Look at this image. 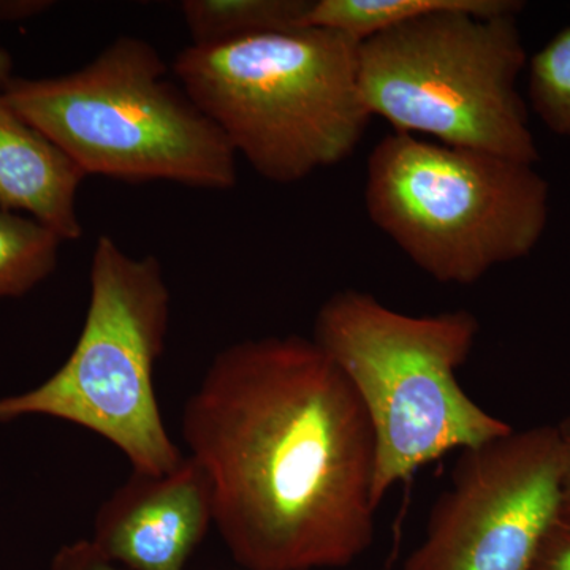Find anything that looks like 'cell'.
Returning a JSON list of instances; mask_svg holds the SVG:
<instances>
[{
  "label": "cell",
  "instance_id": "6da1fadb",
  "mask_svg": "<svg viewBox=\"0 0 570 570\" xmlns=\"http://www.w3.org/2000/svg\"><path fill=\"white\" fill-rule=\"evenodd\" d=\"M214 527L247 570L344 569L373 546L376 438L340 367L299 335L217 352L184 404Z\"/></svg>",
  "mask_w": 570,
  "mask_h": 570
},
{
  "label": "cell",
  "instance_id": "7a4b0ae2",
  "mask_svg": "<svg viewBox=\"0 0 570 570\" xmlns=\"http://www.w3.org/2000/svg\"><path fill=\"white\" fill-rule=\"evenodd\" d=\"M358 43L332 29L266 32L184 48L174 73L262 178L295 184L347 160L371 116Z\"/></svg>",
  "mask_w": 570,
  "mask_h": 570
},
{
  "label": "cell",
  "instance_id": "3957f363",
  "mask_svg": "<svg viewBox=\"0 0 570 570\" xmlns=\"http://www.w3.org/2000/svg\"><path fill=\"white\" fill-rule=\"evenodd\" d=\"M479 332L471 311L409 316L354 288L317 311L313 341L351 382L373 426L377 509L419 469L513 430L459 382Z\"/></svg>",
  "mask_w": 570,
  "mask_h": 570
},
{
  "label": "cell",
  "instance_id": "277c9868",
  "mask_svg": "<svg viewBox=\"0 0 570 570\" xmlns=\"http://www.w3.org/2000/svg\"><path fill=\"white\" fill-rule=\"evenodd\" d=\"M148 41L119 37L81 69L13 78L0 92L86 176L227 190L236 153Z\"/></svg>",
  "mask_w": 570,
  "mask_h": 570
},
{
  "label": "cell",
  "instance_id": "5b68a950",
  "mask_svg": "<svg viewBox=\"0 0 570 570\" xmlns=\"http://www.w3.org/2000/svg\"><path fill=\"white\" fill-rule=\"evenodd\" d=\"M365 206L428 276L471 285L538 247L550 186L535 165L392 132L367 159Z\"/></svg>",
  "mask_w": 570,
  "mask_h": 570
},
{
  "label": "cell",
  "instance_id": "8992f818",
  "mask_svg": "<svg viewBox=\"0 0 570 570\" xmlns=\"http://www.w3.org/2000/svg\"><path fill=\"white\" fill-rule=\"evenodd\" d=\"M527 62L517 13L441 11L358 43L360 89L373 118L397 134L535 165L538 142L517 89Z\"/></svg>",
  "mask_w": 570,
  "mask_h": 570
},
{
  "label": "cell",
  "instance_id": "52a82bcc",
  "mask_svg": "<svg viewBox=\"0 0 570 570\" xmlns=\"http://www.w3.org/2000/svg\"><path fill=\"white\" fill-rule=\"evenodd\" d=\"M89 305L77 344L40 385L0 397V423L51 417L115 445L138 474L175 471L186 455L165 428L154 371L170 324V288L154 255L134 257L111 236L94 246Z\"/></svg>",
  "mask_w": 570,
  "mask_h": 570
},
{
  "label": "cell",
  "instance_id": "ba28073f",
  "mask_svg": "<svg viewBox=\"0 0 570 570\" xmlns=\"http://www.w3.org/2000/svg\"><path fill=\"white\" fill-rule=\"evenodd\" d=\"M558 426L461 450L404 570H531L562 512Z\"/></svg>",
  "mask_w": 570,
  "mask_h": 570
},
{
  "label": "cell",
  "instance_id": "9c48e42d",
  "mask_svg": "<svg viewBox=\"0 0 570 570\" xmlns=\"http://www.w3.org/2000/svg\"><path fill=\"white\" fill-rule=\"evenodd\" d=\"M213 524L212 482L187 455L167 474L132 472L97 510L89 540L127 570H186Z\"/></svg>",
  "mask_w": 570,
  "mask_h": 570
},
{
  "label": "cell",
  "instance_id": "30bf717a",
  "mask_svg": "<svg viewBox=\"0 0 570 570\" xmlns=\"http://www.w3.org/2000/svg\"><path fill=\"white\" fill-rule=\"evenodd\" d=\"M86 175L0 96V208L24 214L62 242L82 234L78 190Z\"/></svg>",
  "mask_w": 570,
  "mask_h": 570
},
{
  "label": "cell",
  "instance_id": "8fae6325",
  "mask_svg": "<svg viewBox=\"0 0 570 570\" xmlns=\"http://www.w3.org/2000/svg\"><path fill=\"white\" fill-rule=\"evenodd\" d=\"M523 9L524 3L519 0H313L305 26L332 29L363 41L415 18L441 11L519 14Z\"/></svg>",
  "mask_w": 570,
  "mask_h": 570
},
{
  "label": "cell",
  "instance_id": "7c38bea8",
  "mask_svg": "<svg viewBox=\"0 0 570 570\" xmlns=\"http://www.w3.org/2000/svg\"><path fill=\"white\" fill-rule=\"evenodd\" d=\"M313 0H184L195 47L230 43L266 32L303 28Z\"/></svg>",
  "mask_w": 570,
  "mask_h": 570
},
{
  "label": "cell",
  "instance_id": "4fadbf2b",
  "mask_svg": "<svg viewBox=\"0 0 570 570\" xmlns=\"http://www.w3.org/2000/svg\"><path fill=\"white\" fill-rule=\"evenodd\" d=\"M62 243L32 217L0 208V299L29 294L48 279Z\"/></svg>",
  "mask_w": 570,
  "mask_h": 570
},
{
  "label": "cell",
  "instance_id": "5bb4252c",
  "mask_svg": "<svg viewBox=\"0 0 570 570\" xmlns=\"http://www.w3.org/2000/svg\"><path fill=\"white\" fill-rule=\"evenodd\" d=\"M528 94L543 126L570 138V28L562 29L532 56Z\"/></svg>",
  "mask_w": 570,
  "mask_h": 570
},
{
  "label": "cell",
  "instance_id": "9a60e30c",
  "mask_svg": "<svg viewBox=\"0 0 570 570\" xmlns=\"http://www.w3.org/2000/svg\"><path fill=\"white\" fill-rule=\"evenodd\" d=\"M531 570H570V515L561 512L551 524Z\"/></svg>",
  "mask_w": 570,
  "mask_h": 570
},
{
  "label": "cell",
  "instance_id": "2e32d148",
  "mask_svg": "<svg viewBox=\"0 0 570 570\" xmlns=\"http://www.w3.org/2000/svg\"><path fill=\"white\" fill-rule=\"evenodd\" d=\"M50 570H127L108 560L89 539L66 543L52 557Z\"/></svg>",
  "mask_w": 570,
  "mask_h": 570
},
{
  "label": "cell",
  "instance_id": "e0dca14e",
  "mask_svg": "<svg viewBox=\"0 0 570 570\" xmlns=\"http://www.w3.org/2000/svg\"><path fill=\"white\" fill-rule=\"evenodd\" d=\"M561 439V490H562V512L570 515V415L558 426Z\"/></svg>",
  "mask_w": 570,
  "mask_h": 570
},
{
  "label": "cell",
  "instance_id": "ac0fdd59",
  "mask_svg": "<svg viewBox=\"0 0 570 570\" xmlns=\"http://www.w3.org/2000/svg\"><path fill=\"white\" fill-rule=\"evenodd\" d=\"M11 71H13V59H11L9 52L0 48V92L13 80L14 77Z\"/></svg>",
  "mask_w": 570,
  "mask_h": 570
}]
</instances>
